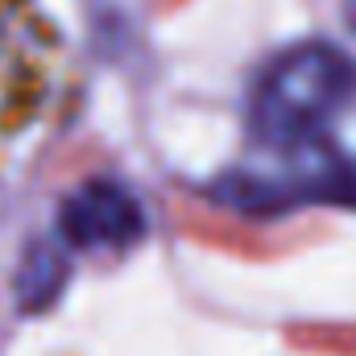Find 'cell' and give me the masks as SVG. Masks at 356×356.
Masks as SVG:
<instances>
[{
    "label": "cell",
    "mask_w": 356,
    "mask_h": 356,
    "mask_svg": "<svg viewBox=\"0 0 356 356\" xmlns=\"http://www.w3.org/2000/svg\"><path fill=\"white\" fill-rule=\"evenodd\" d=\"M356 99V58L332 42H302L277 54L253 88L249 120L269 149L323 141L327 124Z\"/></svg>",
    "instance_id": "1"
},
{
    "label": "cell",
    "mask_w": 356,
    "mask_h": 356,
    "mask_svg": "<svg viewBox=\"0 0 356 356\" xmlns=\"http://www.w3.org/2000/svg\"><path fill=\"white\" fill-rule=\"evenodd\" d=\"M216 195L253 216H282L298 203H356V166L327 141H311L277 149V162L269 170L228 175Z\"/></svg>",
    "instance_id": "2"
},
{
    "label": "cell",
    "mask_w": 356,
    "mask_h": 356,
    "mask_svg": "<svg viewBox=\"0 0 356 356\" xmlns=\"http://www.w3.org/2000/svg\"><path fill=\"white\" fill-rule=\"evenodd\" d=\"M58 232L67 249L120 253L145 236V207L120 178H88L63 199Z\"/></svg>",
    "instance_id": "3"
},
{
    "label": "cell",
    "mask_w": 356,
    "mask_h": 356,
    "mask_svg": "<svg viewBox=\"0 0 356 356\" xmlns=\"http://www.w3.org/2000/svg\"><path fill=\"white\" fill-rule=\"evenodd\" d=\"M67 253L54 245V241H38L29 253H25V261L17 269V302H21V311H42V307H50L54 298H58V290L67 286Z\"/></svg>",
    "instance_id": "4"
},
{
    "label": "cell",
    "mask_w": 356,
    "mask_h": 356,
    "mask_svg": "<svg viewBox=\"0 0 356 356\" xmlns=\"http://www.w3.org/2000/svg\"><path fill=\"white\" fill-rule=\"evenodd\" d=\"M353 8H356V0H353Z\"/></svg>",
    "instance_id": "5"
}]
</instances>
